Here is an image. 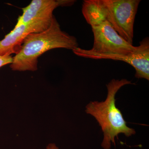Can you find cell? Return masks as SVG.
I'll list each match as a JSON object with an SVG mask.
<instances>
[{
  "label": "cell",
  "mask_w": 149,
  "mask_h": 149,
  "mask_svg": "<svg viewBox=\"0 0 149 149\" xmlns=\"http://www.w3.org/2000/svg\"><path fill=\"white\" fill-rule=\"evenodd\" d=\"M31 33H34V31L30 25L16 24L14 29L0 41V56L18 53L24 38Z\"/></svg>",
  "instance_id": "7"
},
{
  "label": "cell",
  "mask_w": 149,
  "mask_h": 149,
  "mask_svg": "<svg viewBox=\"0 0 149 149\" xmlns=\"http://www.w3.org/2000/svg\"><path fill=\"white\" fill-rule=\"evenodd\" d=\"M74 2L71 0H33L22 8V15L16 24L31 25L34 33L44 32L50 27L54 17L53 13L56 8L71 6Z\"/></svg>",
  "instance_id": "6"
},
{
  "label": "cell",
  "mask_w": 149,
  "mask_h": 149,
  "mask_svg": "<svg viewBox=\"0 0 149 149\" xmlns=\"http://www.w3.org/2000/svg\"><path fill=\"white\" fill-rule=\"evenodd\" d=\"M74 54L85 58L109 59L125 62L136 70L135 77L149 80V40L146 37L140 42L136 49L128 54L98 53L77 47L72 50Z\"/></svg>",
  "instance_id": "5"
},
{
  "label": "cell",
  "mask_w": 149,
  "mask_h": 149,
  "mask_svg": "<svg viewBox=\"0 0 149 149\" xmlns=\"http://www.w3.org/2000/svg\"><path fill=\"white\" fill-rule=\"evenodd\" d=\"M77 47V39L62 30L54 16L50 27L46 31L29 33L25 37L10 67L14 71H35L38 69L39 57L48 51L59 48L72 51Z\"/></svg>",
  "instance_id": "1"
},
{
  "label": "cell",
  "mask_w": 149,
  "mask_h": 149,
  "mask_svg": "<svg viewBox=\"0 0 149 149\" xmlns=\"http://www.w3.org/2000/svg\"><path fill=\"white\" fill-rule=\"evenodd\" d=\"M82 13L87 23L91 25L94 35L92 49L98 53L128 54L137 47L130 45L118 34L104 15L99 0H85Z\"/></svg>",
  "instance_id": "3"
},
{
  "label": "cell",
  "mask_w": 149,
  "mask_h": 149,
  "mask_svg": "<svg viewBox=\"0 0 149 149\" xmlns=\"http://www.w3.org/2000/svg\"><path fill=\"white\" fill-rule=\"evenodd\" d=\"M140 0H99L104 15L118 35L133 45L134 24Z\"/></svg>",
  "instance_id": "4"
},
{
  "label": "cell",
  "mask_w": 149,
  "mask_h": 149,
  "mask_svg": "<svg viewBox=\"0 0 149 149\" xmlns=\"http://www.w3.org/2000/svg\"><path fill=\"white\" fill-rule=\"evenodd\" d=\"M46 149H59L58 147H57L55 144L50 143L47 146Z\"/></svg>",
  "instance_id": "9"
},
{
  "label": "cell",
  "mask_w": 149,
  "mask_h": 149,
  "mask_svg": "<svg viewBox=\"0 0 149 149\" xmlns=\"http://www.w3.org/2000/svg\"><path fill=\"white\" fill-rule=\"evenodd\" d=\"M133 84L125 79H112L106 85L107 95L104 101L91 102L86 106L85 112L95 118L103 132L101 146L104 149H111V144L115 146V138L123 133L126 137L135 135L136 131L128 127L122 113L116 105V93L125 85Z\"/></svg>",
  "instance_id": "2"
},
{
  "label": "cell",
  "mask_w": 149,
  "mask_h": 149,
  "mask_svg": "<svg viewBox=\"0 0 149 149\" xmlns=\"http://www.w3.org/2000/svg\"><path fill=\"white\" fill-rule=\"evenodd\" d=\"M13 61V57L11 55L6 54L3 56H0V68L7 65L11 64Z\"/></svg>",
  "instance_id": "8"
}]
</instances>
